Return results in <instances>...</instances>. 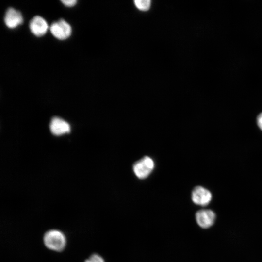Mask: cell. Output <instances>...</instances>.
Returning a JSON list of instances; mask_svg holds the SVG:
<instances>
[{
    "mask_svg": "<svg viewBox=\"0 0 262 262\" xmlns=\"http://www.w3.org/2000/svg\"><path fill=\"white\" fill-rule=\"evenodd\" d=\"M46 246L55 251L62 250L66 245V238L63 234L56 230L47 232L44 237Z\"/></svg>",
    "mask_w": 262,
    "mask_h": 262,
    "instance_id": "1",
    "label": "cell"
},
{
    "mask_svg": "<svg viewBox=\"0 0 262 262\" xmlns=\"http://www.w3.org/2000/svg\"><path fill=\"white\" fill-rule=\"evenodd\" d=\"M155 164L153 159L146 156L134 164L133 171L138 178L144 179L150 174Z\"/></svg>",
    "mask_w": 262,
    "mask_h": 262,
    "instance_id": "2",
    "label": "cell"
},
{
    "mask_svg": "<svg viewBox=\"0 0 262 262\" xmlns=\"http://www.w3.org/2000/svg\"><path fill=\"white\" fill-rule=\"evenodd\" d=\"M50 31L55 38L60 40H64L70 36L72 29L68 22L63 19H61L51 25Z\"/></svg>",
    "mask_w": 262,
    "mask_h": 262,
    "instance_id": "3",
    "label": "cell"
},
{
    "mask_svg": "<svg viewBox=\"0 0 262 262\" xmlns=\"http://www.w3.org/2000/svg\"><path fill=\"white\" fill-rule=\"evenodd\" d=\"M191 198L195 204L204 206L211 202L212 195L211 192L205 187L197 186L192 192Z\"/></svg>",
    "mask_w": 262,
    "mask_h": 262,
    "instance_id": "4",
    "label": "cell"
},
{
    "mask_svg": "<svg viewBox=\"0 0 262 262\" xmlns=\"http://www.w3.org/2000/svg\"><path fill=\"white\" fill-rule=\"evenodd\" d=\"M197 224L201 228L207 229L212 226L215 220V213L210 209H201L195 215Z\"/></svg>",
    "mask_w": 262,
    "mask_h": 262,
    "instance_id": "5",
    "label": "cell"
},
{
    "mask_svg": "<svg viewBox=\"0 0 262 262\" xmlns=\"http://www.w3.org/2000/svg\"><path fill=\"white\" fill-rule=\"evenodd\" d=\"M48 27L46 20L40 16H34L29 23L30 31L34 35L38 37L44 35L46 33Z\"/></svg>",
    "mask_w": 262,
    "mask_h": 262,
    "instance_id": "6",
    "label": "cell"
},
{
    "mask_svg": "<svg viewBox=\"0 0 262 262\" xmlns=\"http://www.w3.org/2000/svg\"><path fill=\"white\" fill-rule=\"evenodd\" d=\"M4 20L8 28H14L22 23L23 18L19 11L10 7L5 13Z\"/></svg>",
    "mask_w": 262,
    "mask_h": 262,
    "instance_id": "7",
    "label": "cell"
},
{
    "mask_svg": "<svg viewBox=\"0 0 262 262\" xmlns=\"http://www.w3.org/2000/svg\"><path fill=\"white\" fill-rule=\"evenodd\" d=\"M49 128L51 132L56 135H60L69 132L70 131L69 123L59 117H53L51 119Z\"/></svg>",
    "mask_w": 262,
    "mask_h": 262,
    "instance_id": "8",
    "label": "cell"
},
{
    "mask_svg": "<svg viewBox=\"0 0 262 262\" xmlns=\"http://www.w3.org/2000/svg\"><path fill=\"white\" fill-rule=\"evenodd\" d=\"M134 2L137 8L141 11H147L150 7V0H135Z\"/></svg>",
    "mask_w": 262,
    "mask_h": 262,
    "instance_id": "9",
    "label": "cell"
},
{
    "mask_svg": "<svg viewBox=\"0 0 262 262\" xmlns=\"http://www.w3.org/2000/svg\"><path fill=\"white\" fill-rule=\"evenodd\" d=\"M85 262H104L103 258L97 254H93Z\"/></svg>",
    "mask_w": 262,
    "mask_h": 262,
    "instance_id": "10",
    "label": "cell"
},
{
    "mask_svg": "<svg viewBox=\"0 0 262 262\" xmlns=\"http://www.w3.org/2000/svg\"><path fill=\"white\" fill-rule=\"evenodd\" d=\"M61 2L67 7H72L74 6L77 1L76 0H62Z\"/></svg>",
    "mask_w": 262,
    "mask_h": 262,
    "instance_id": "11",
    "label": "cell"
},
{
    "mask_svg": "<svg viewBox=\"0 0 262 262\" xmlns=\"http://www.w3.org/2000/svg\"><path fill=\"white\" fill-rule=\"evenodd\" d=\"M257 123L259 128L262 131V113L258 115L257 117Z\"/></svg>",
    "mask_w": 262,
    "mask_h": 262,
    "instance_id": "12",
    "label": "cell"
}]
</instances>
